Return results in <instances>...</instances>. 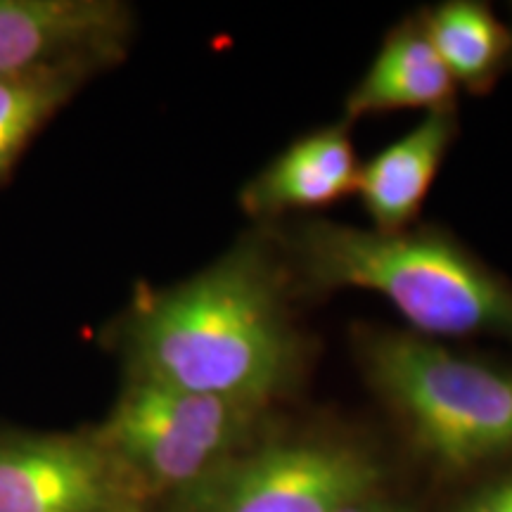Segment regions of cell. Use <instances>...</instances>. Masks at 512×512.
<instances>
[{
	"mask_svg": "<svg viewBox=\"0 0 512 512\" xmlns=\"http://www.w3.org/2000/svg\"><path fill=\"white\" fill-rule=\"evenodd\" d=\"M128 380L264 411L302 380L309 347L285 266L242 242L181 283L136 297L121 330Z\"/></svg>",
	"mask_w": 512,
	"mask_h": 512,
	"instance_id": "6da1fadb",
	"label": "cell"
},
{
	"mask_svg": "<svg viewBox=\"0 0 512 512\" xmlns=\"http://www.w3.org/2000/svg\"><path fill=\"white\" fill-rule=\"evenodd\" d=\"M299 290H366L387 299L420 337L512 342V285L441 230L377 233L306 221L283 235Z\"/></svg>",
	"mask_w": 512,
	"mask_h": 512,
	"instance_id": "7a4b0ae2",
	"label": "cell"
},
{
	"mask_svg": "<svg viewBox=\"0 0 512 512\" xmlns=\"http://www.w3.org/2000/svg\"><path fill=\"white\" fill-rule=\"evenodd\" d=\"M361 368L420 453L465 472L512 453V370L415 332H363Z\"/></svg>",
	"mask_w": 512,
	"mask_h": 512,
	"instance_id": "3957f363",
	"label": "cell"
},
{
	"mask_svg": "<svg viewBox=\"0 0 512 512\" xmlns=\"http://www.w3.org/2000/svg\"><path fill=\"white\" fill-rule=\"evenodd\" d=\"M261 411L155 382L128 380L93 437L147 496H176L238 453Z\"/></svg>",
	"mask_w": 512,
	"mask_h": 512,
	"instance_id": "277c9868",
	"label": "cell"
},
{
	"mask_svg": "<svg viewBox=\"0 0 512 512\" xmlns=\"http://www.w3.org/2000/svg\"><path fill=\"white\" fill-rule=\"evenodd\" d=\"M380 477L377 460L347 441H266L221 460L166 512H337L373 496Z\"/></svg>",
	"mask_w": 512,
	"mask_h": 512,
	"instance_id": "5b68a950",
	"label": "cell"
},
{
	"mask_svg": "<svg viewBox=\"0 0 512 512\" xmlns=\"http://www.w3.org/2000/svg\"><path fill=\"white\" fill-rule=\"evenodd\" d=\"M0 512H143L91 434H0Z\"/></svg>",
	"mask_w": 512,
	"mask_h": 512,
	"instance_id": "8992f818",
	"label": "cell"
},
{
	"mask_svg": "<svg viewBox=\"0 0 512 512\" xmlns=\"http://www.w3.org/2000/svg\"><path fill=\"white\" fill-rule=\"evenodd\" d=\"M128 29L107 0H0V79L62 62H110Z\"/></svg>",
	"mask_w": 512,
	"mask_h": 512,
	"instance_id": "52a82bcc",
	"label": "cell"
},
{
	"mask_svg": "<svg viewBox=\"0 0 512 512\" xmlns=\"http://www.w3.org/2000/svg\"><path fill=\"white\" fill-rule=\"evenodd\" d=\"M358 162L347 121L294 140L245 185L242 209L254 219L323 209L356 192Z\"/></svg>",
	"mask_w": 512,
	"mask_h": 512,
	"instance_id": "ba28073f",
	"label": "cell"
},
{
	"mask_svg": "<svg viewBox=\"0 0 512 512\" xmlns=\"http://www.w3.org/2000/svg\"><path fill=\"white\" fill-rule=\"evenodd\" d=\"M456 138L453 110L430 112L406 136L358 166L356 195L377 233H403L418 219Z\"/></svg>",
	"mask_w": 512,
	"mask_h": 512,
	"instance_id": "9c48e42d",
	"label": "cell"
},
{
	"mask_svg": "<svg viewBox=\"0 0 512 512\" xmlns=\"http://www.w3.org/2000/svg\"><path fill=\"white\" fill-rule=\"evenodd\" d=\"M456 81L434 53L420 22H406L384 38L380 53L347 98V117L399 110H453Z\"/></svg>",
	"mask_w": 512,
	"mask_h": 512,
	"instance_id": "30bf717a",
	"label": "cell"
},
{
	"mask_svg": "<svg viewBox=\"0 0 512 512\" xmlns=\"http://www.w3.org/2000/svg\"><path fill=\"white\" fill-rule=\"evenodd\" d=\"M422 19L434 53L446 72L472 93H484L498 81L512 57V34L482 3L453 0Z\"/></svg>",
	"mask_w": 512,
	"mask_h": 512,
	"instance_id": "8fae6325",
	"label": "cell"
},
{
	"mask_svg": "<svg viewBox=\"0 0 512 512\" xmlns=\"http://www.w3.org/2000/svg\"><path fill=\"white\" fill-rule=\"evenodd\" d=\"M98 62H62L0 79V178Z\"/></svg>",
	"mask_w": 512,
	"mask_h": 512,
	"instance_id": "7c38bea8",
	"label": "cell"
},
{
	"mask_svg": "<svg viewBox=\"0 0 512 512\" xmlns=\"http://www.w3.org/2000/svg\"><path fill=\"white\" fill-rule=\"evenodd\" d=\"M458 512H512V475L475 491Z\"/></svg>",
	"mask_w": 512,
	"mask_h": 512,
	"instance_id": "4fadbf2b",
	"label": "cell"
}]
</instances>
